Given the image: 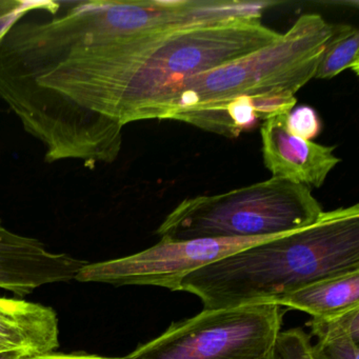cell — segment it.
I'll list each match as a JSON object with an SVG mask.
<instances>
[{"label": "cell", "mask_w": 359, "mask_h": 359, "mask_svg": "<svg viewBox=\"0 0 359 359\" xmlns=\"http://www.w3.org/2000/svg\"><path fill=\"white\" fill-rule=\"evenodd\" d=\"M28 15L0 36V100L43 144L47 163L79 161L89 169L114 163L132 39L191 26L194 4L60 1L49 18Z\"/></svg>", "instance_id": "obj_1"}, {"label": "cell", "mask_w": 359, "mask_h": 359, "mask_svg": "<svg viewBox=\"0 0 359 359\" xmlns=\"http://www.w3.org/2000/svg\"><path fill=\"white\" fill-rule=\"evenodd\" d=\"M359 271V205L323 212L312 226L257 243L193 271L178 291L205 309L273 304L309 283Z\"/></svg>", "instance_id": "obj_2"}, {"label": "cell", "mask_w": 359, "mask_h": 359, "mask_svg": "<svg viewBox=\"0 0 359 359\" xmlns=\"http://www.w3.org/2000/svg\"><path fill=\"white\" fill-rule=\"evenodd\" d=\"M280 36L256 18L140 35L128 72L123 125L163 118L188 79L253 53Z\"/></svg>", "instance_id": "obj_3"}, {"label": "cell", "mask_w": 359, "mask_h": 359, "mask_svg": "<svg viewBox=\"0 0 359 359\" xmlns=\"http://www.w3.org/2000/svg\"><path fill=\"white\" fill-rule=\"evenodd\" d=\"M334 32V25L319 14L300 16L274 43L188 79L161 119L173 121L241 96L295 95L314 79Z\"/></svg>", "instance_id": "obj_4"}, {"label": "cell", "mask_w": 359, "mask_h": 359, "mask_svg": "<svg viewBox=\"0 0 359 359\" xmlns=\"http://www.w3.org/2000/svg\"><path fill=\"white\" fill-rule=\"evenodd\" d=\"M311 189L278 178L182 201L157 229L161 241L239 238L287 234L323 213Z\"/></svg>", "instance_id": "obj_5"}, {"label": "cell", "mask_w": 359, "mask_h": 359, "mask_svg": "<svg viewBox=\"0 0 359 359\" xmlns=\"http://www.w3.org/2000/svg\"><path fill=\"white\" fill-rule=\"evenodd\" d=\"M280 308L266 302L203 309L172 323L126 359H264L275 350L281 332Z\"/></svg>", "instance_id": "obj_6"}, {"label": "cell", "mask_w": 359, "mask_h": 359, "mask_svg": "<svg viewBox=\"0 0 359 359\" xmlns=\"http://www.w3.org/2000/svg\"><path fill=\"white\" fill-rule=\"evenodd\" d=\"M283 235V234H281ZM275 236L161 241L140 253L81 268L75 280L113 285H153L178 291L187 275Z\"/></svg>", "instance_id": "obj_7"}, {"label": "cell", "mask_w": 359, "mask_h": 359, "mask_svg": "<svg viewBox=\"0 0 359 359\" xmlns=\"http://www.w3.org/2000/svg\"><path fill=\"white\" fill-rule=\"evenodd\" d=\"M87 264L48 251L39 239L8 230L0 219V289L24 297L43 285L73 280Z\"/></svg>", "instance_id": "obj_8"}, {"label": "cell", "mask_w": 359, "mask_h": 359, "mask_svg": "<svg viewBox=\"0 0 359 359\" xmlns=\"http://www.w3.org/2000/svg\"><path fill=\"white\" fill-rule=\"evenodd\" d=\"M285 115L271 117L260 126L264 167L273 178L320 188L341 161L334 153L336 147L292 135L285 128Z\"/></svg>", "instance_id": "obj_9"}, {"label": "cell", "mask_w": 359, "mask_h": 359, "mask_svg": "<svg viewBox=\"0 0 359 359\" xmlns=\"http://www.w3.org/2000/svg\"><path fill=\"white\" fill-rule=\"evenodd\" d=\"M60 346L55 311L24 299L0 297V353L25 357L52 353Z\"/></svg>", "instance_id": "obj_10"}, {"label": "cell", "mask_w": 359, "mask_h": 359, "mask_svg": "<svg viewBox=\"0 0 359 359\" xmlns=\"http://www.w3.org/2000/svg\"><path fill=\"white\" fill-rule=\"evenodd\" d=\"M291 93H271L259 96H241L217 106L178 115L173 121H182L205 131L238 137L243 132L255 129L260 121L287 114L296 106Z\"/></svg>", "instance_id": "obj_11"}, {"label": "cell", "mask_w": 359, "mask_h": 359, "mask_svg": "<svg viewBox=\"0 0 359 359\" xmlns=\"http://www.w3.org/2000/svg\"><path fill=\"white\" fill-rule=\"evenodd\" d=\"M273 304L308 313L312 318L331 316L359 306V271L309 283Z\"/></svg>", "instance_id": "obj_12"}, {"label": "cell", "mask_w": 359, "mask_h": 359, "mask_svg": "<svg viewBox=\"0 0 359 359\" xmlns=\"http://www.w3.org/2000/svg\"><path fill=\"white\" fill-rule=\"evenodd\" d=\"M351 69L359 74V31L348 25H335L314 79H331Z\"/></svg>", "instance_id": "obj_13"}, {"label": "cell", "mask_w": 359, "mask_h": 359, "mask_svg": "<svg viewBox=\"0 0 359 359\" xmlns=\"http://www.w3.org/2000/svg\"><path fill=\"white\" fill-rule=\"evenodd\" d=\"M308 325L311 335L318 341L350 338L359 342V306L327 317L312 318Z\"/></svg>", "instance_id": "obj_14"}, {"label": "cell", "mask_w": 359, "mask_h": 359, "mask_svg": "<svg viewBox=\"0 0 359 359\" xmlns=\"http://www.w3.org/2000/svg\"><path fill=\"white\" fill-rule=\"evenodd\" d=\"M285 128L292 135L312 142L320 134L323 123L318 112L313 107L302 104L294 107L285 115Z\"/></svg>", "instance_id": "obj_15"}, {"label": "cell", "mask_w": 359, "mask_h": 359, "mask_svg": "<svg viewBox=\"0 0 359 359\" xmlns=\"http://www.w3.org/2000/svg\"><path fill=\"white\" fill-rule=\"evenodd\" d=\"M310 334L302 327L280 332L275 350L281 359H314Z\"/></svg>", "instance_id": "obj_16"}, {"label": "cell", "mask_w": 359, "mask_h": 359, "mask_svg": "<svg viewBox=\"0 0 359 359\" xmlns=\"http://www.w3.org/2000/svg\"><path fill=\"white\" fill-rule=\"evenodd\" d=\"M314 359H359V342L350 338L317 341L312 348Z\"/></svg>", "instance_id": "obj_17"}, {"label": "cell", "mask_w": 359, "mask_h": 359, "mask_svg": "<svg viewBox=\"0 0 359 359\" xmlns=\"http://www.w3.org/2000/svg\"><path fill=\"white\" fill-rule=\"evenodd\" d=\"M60 9V1H28L27 5L22 9L8 14V15L0 18V36L5 33L6 30L10 28L14 22H18L20 18L35 11L46 12L48 14H55Z\"/></svg>", "instance_id": "obj_18"}, {"label": "cell", "mask_w": 359, "mask_h": 359, "mask_svg": "<svg viewBox=\"0 0 359 359\" xmlns=\"http://www.w3.org/2000/svg\"><path fill=\"white\" fill-rule=\"evenodd\" d=\"M22 359H126V357H104L98 355L81 354H60V353H48V354L39 355V356L25 357Z\"/></svg>", "instance_id": "obj_19"}, {"label": "cell", "mask_w": 359, "mask_h": 359, "mask_svg": "<svg viewBox=\"0 0 359 359\" xmlns=\"http://www.w3.org/2000/svg\"><path fill=\"white\" fill-rule=\"evenodd\" d=\"M27 3L28 1H22V0H0V18L22 9Z\"/></svg>", "instance_id": "obj_20"}, {"label": "cell", "mask_w": 359, "mask_h": 359, "mask_svg": "<svg viewBox=\"0 0 359 359\" xmlns=\"http://www.w3.org/2000/svg\"><path fill=\"white\" fill-rule=\"evenodd\" d=\"M25 358L24 355L20 352H3L0 353V359H22Z\"/></svg>", "instance_id": "obj_21"}, {"label": "cell", "mask_w": 359, "mask_h": 359, "mask_svg": "<svg viewBox=\"0 0 359 359\" xmlns=\"http://www.w3.org/2000/svg\"><path fill=\"white\" fill-rule=\"evenodd\" d=\"M264 359H281L280 356H279L278 353L276 352V350L273 351L270 355H269L266 358Z\"/></svg>", "instance_id": "obj_22"}]
</instances>
